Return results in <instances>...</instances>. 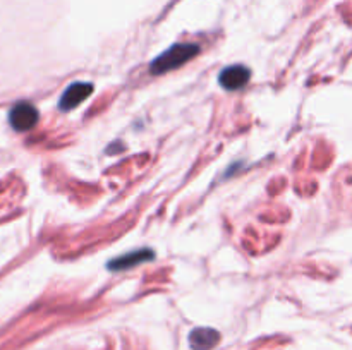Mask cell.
<instances>
[{"label": "cell", "mask_w": 352, "mask_h": 350, "mask_svg": "<svg viewBox=\"0 0 352 350\" xmlns=\"http://www.w3.org/2000/svg\"><path fill=\"white\" fill-rule=\"evenodd\" d=\"M251 78V71L246 65H229V67L222 69L219 75V82L223 89L227 91H237V89L244 88Z\"/></svg>", "instance_id": "3957f363"}, {"label": "cell", "mask_w": 352, "mask_h": 350, "mask_svg": "<svg viewBox=\"0 0 352 350\" xmlns=\"http://www.w3.org/2000/svg\"><path fill=\"white\" fill-rule=\"evenodd\" d=\"M199 54V47L195 43H177L165 50L164 54L158 55L153 62L150 64L151 74L160 75L165 72H170L174 69L181 67L186 62L195 58Z\"/></svg>", "instance_id": "6da1fadb"}, {"label": "cell", "mask_w": 352, "mask_h": 350, "mask_svg": "<svg viewBox=\"0 0 352 350\" xmlns=\"http://www.w3.org/2000/svg\"><path fill=\"white\" fill-rule=\"evenodd\" d=\"M91 93V82H72V84L65 89L64 95L60 96V100H58V108H60L62 112L74 110L79 103H82L86 98H89Z\"/></svg>", "instance_id": "277c9868"}, {"label": "cell", "mask_w": 352, "mask_h": 350, "mask_svg": "<svg viewBox=\"0 0 352 350\" xmlns=\"http://www.w3.org/2000/svg\"><path fill=\"white\" fill-rule=\"evenodd\" d=\"M220 333L213 328H195L189 333V345L192 350H210L219 343Z\"/></svg>", "instance_id": "8992f818"}, {"label": "cell", "mask_w": 352, "mask_h": 350, "mask_svg": "<svg viewBox=\"0 0 352 350\" xmlns=\"http://www.w3.org/2000/svg\"><path fill=\"white\" fill-rule=\"evenodd\" d=\"M151 259H155V250L148 249V247H143V249L131 250V253L116 257V259L110 261L107 266H109L110 271H124V270H131L133 266H138V264L146 263V261H151Z\"/></svg>", "instance_id": "5b68a950"}, {"label": "cell", "mask_w": 352, "mask_h": 350, "mask_svg": "<svg viewBox=\"0 0 352 350\" xmlns=\"http://www.w3.org/2000/svg\"><path fill=\"white\" fill-rule=\"evenodd\" d=\"M38 119H40V113H38L36 106L28 102L16 103L9 112V124L17 132L31 130L38 124Z\"/></svg>", "instance_id": "7a4b0ae2"}]
</instances>
